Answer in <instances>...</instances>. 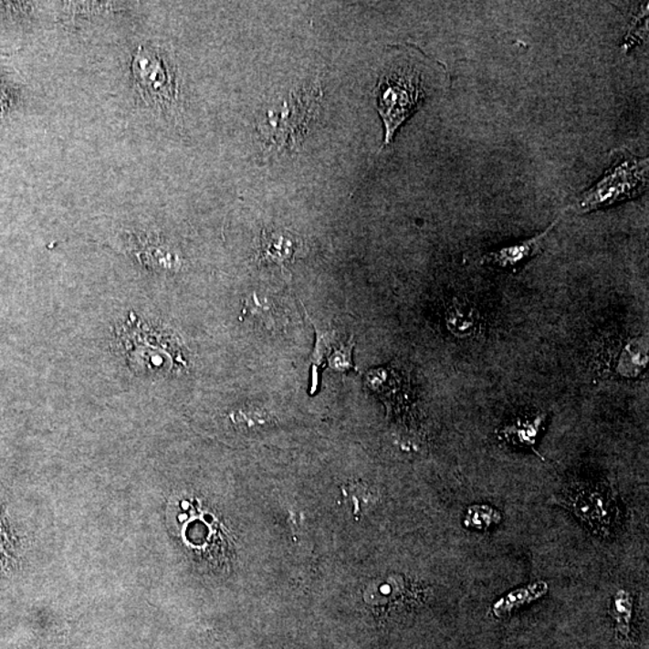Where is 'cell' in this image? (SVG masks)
<instances>
[{
    "label": "cell",
    "instance_id": "obj_1",
    "mask_svg": "<svg viewBox=\"0 0 649 649\" xmlns=\"http://www.w3.org/2000/svg\"><path fill=\"white\" fill-rule=\"evenodd\" d=\"M117 340L132 370L141 374L166 373L184 363L176 337L139 321L135 315L117 331Z\"/></svg>",
    "mask_w": 649,
    "mask_h": 649
},
{
    "label": "cell",
    "instance_id": "obj_2",
    "mask_svg": "<svg viewBox=\"0 0 649 649\" xmlns=\"http://www.w3.org/2000/svg\"><path fill=\"white\" fill-rule=\"evenodd\" d=\"M647 183L648 159L637 158L626 150L617 152L601 180L580 196L575 211L590 214L633 199L646 191Z\"/></svg>",
    "mask_w": 649,
    "mask_h": 649
},
{
    "label": "cell",
    "instance_id": "obj_3",
    "mask_svg": "<svg viewBox=\"0 0 649 649\" xmlns=\"http://www.w3.org/2000/svg\"><path fill=\"white\" fill-rule=\"evenodd\" d=\"M648 337L607 332L595 340L591 367L598 378L607 381H636L648 367Z\"/></svg>",
    "mask_w": 649,
    "mask_h": 649
},
{
    "label": "cell",
    "instance_id": "obj_4",
    "mask_svg": "<svg viewBox=\"0 0 649 649\" xmlns=\"http://www.w3.org/2000/svg\"><path fill=\"white\" fill-rule=\"evenodd\" d=\"M375 92L378 111L385 124L387 144L423 101V76L412 66L393 68L379 79Z\"/></svg>",
    "mask_w": 649,
    "mask_h": 649
},
{
    "label": "cell",
    "instance_id": "obj_5",
    "mask_svg": "<svg viewBox=\"0 0 649 649\" xmlns=\"http://www.w3.org/2000/svg\"><path fill=\"white\" fill-rule=\"evenodd\" d=\"M131 70L135 85L148 104L168 109L176 101V78L161 53L139 47L132 59Z\"/></svg>",
    "mask_w": 649,
    "mask_h": 649
},
{
    "label": "cell",
    "instance_id": "obj_6",
    "mask_svg": "<svg viewBox=\"0 0 649 649\" xmlns=\"http://www.w3.org/2000/svg\"><path fill=\"white\" fill-rule=\"evenodd\" d=\"M314 100V93H306L305 90L296 97L291 94L288 100L268 110L260 124V132L266 142L276 147L295 143L309 120Z\"/></svg>",
    "mask_w": 649,
    "mask_h": 649
},
{
    "label": "cell",
    "instance_id": "obj_7",
    "mask_svg": "<svg viewBox=\"0 0 649 649\" xmlns=\"http://www.w3.org/2000/svg\"><path fill=\"white\" fill-rule=\"evenodd\" d=\"M565 507L599 533H609L614 512L613 497L605 487L590 484H574L565 492Z\"/></svg>",
    "mask_w": 649,
    "mask_h": 649
},
{
    "label": "cell",
    "instance_id": "obj_8",
    "mask_svg": "<svg viewBox=\"0 0 649 649\" xmlns=\"http://www.w3.org/2000/svg\"><path fill=\"white\" fill-rule=\"evenodd\" d=\"M444 324L447 332L458 340H476L484 331L480 310L465 298L454 296L444 306Z\"/></svg>",
    "mask_w": 649,
    "mask_h": 649
},
{
    "label": "cell",
    "instance_id": "obj_9",
    "mask_svg": "<svg viewBox=\"0 0 649 649\" xmlns=\"http://www.w3.org/2000/svg\"><path fill=\"white\" fill-rule=\"evenodd\" d=\"M558 223H560V219L554 220L549 229H546L540 235H537V236L529 238V240L515 243V245L503 246V248L485 254L482 256L481 265L508 269V271L518 269L523 264L529 261L531 257L538 256L541 252L542 248H544L546 237L552 233L554 226Z\"/></svg>",
    "mask_w": 649,
    "mask_h": 649
},
{
    "label": "cell",
    "instance_id": "obj_10",
    "mask_svg": "<svg viewBox=\"0 0 649 649\" xmlns=\"http://www.w3.org/2000/svg\"><path fill=\"white\" fill-rule=\"evenodd\" d=\"M546 421H548V413H522L503 424L497 431V434L500 442L507 443L508 445L529 449L544 461V457L537 451V443Z\"/></svg>",
    "mask_w": 649,
    "mask_h": 649
},
{
    "label": "cell",
    "instance_id": "obj_11",
    "mask_svg": "<svg viewBox=\"0 0 649 649\" xmlns=\"http://www.w3.org/2000/svg\"><path fill=\"white\" fill-rule=\"evenodd\" d=\"M355 343L352 338L345 341L336 332L317 333V347L313 356L314 375L319 366H329L337 371H348L354 368L351 361V351Z\"/></svg>",
    "mask_w": 649,
    "mask_h": 649
},
{
    "label": "cell",
    "instance_id": "obj_12",
    "mask_svg": "<svg viewBox=\"0 0 649 649\" xmlns=\"http://www.w3.org/2000/svg\"><path fill=\"white\" fill-rule=\"evenodd\" d=\"M368 384L375 393H381L386 400L389 409L407 408L410 404V382L403 379V375L391 368H381L372 371L368 375ZM393 410V412H394Z\"/></svg>",
    "mask_w": 649,
    "mask_h": 649
},
{
    "label": "cell",
    "instance_id": "obj_13",
    "mask_svg": "<svg viewBox=\"0 0 649 649\" xmlns=\"http://www.w3.org/2000/svg\"><path fill=\"white\" fill-rule=\"evenodd\" d=\"M298 241L291 234L283 231H264L261 237V259L280 266L294 261Z\"/></svg>",
    "mask_w": 649,
    "mask_h": 649
},
{
    "label": "cell",
    "instance_id": "obj_14",
    "mask_svg": "<svg viewBox=\"0 0 649 649\" xmlns=\"http://www.w3.org/2000/svg\"><path fill=\"white\" fill-rule=\"evenodd\" d=\"M548 591L549 584L544 581H538L529 586L518 588L493 603L491 612L496 618H507L511 616V613L516 610L545 597Z\"/></svg>",
    "mask_w": 649,
    "mask_h": 649
},
{
    "label": "cell",
    "instance_id": "obj_15",
    "mask_svg": "<svg viewBox=\"0 0 649 649\" xmlns=\"http://www.w3.org/2000/svg\"><path fill=\"white\" fill-rule=\"evenodd\" d=\"M633 597L630 591L620 590L614 594L611 603L610 613L612 618L614 630L622 640H628L632 633L633 617Z\"/></svg>",
    "mask_w": 649,
    "mask_h": 649
},
{
    "label": "cell",
    "instance_id": "obj_16",
    "mask_svg": "<svg viewBox=\"0 0 649 649\" xmlns=\"http://www.w3.org/2000/svg\"><path fill=\"white\" fill-rule=\"evenodd\" d=\"M502 521V514L496 508L489 505H473L468 508L465 518L466 529L476 530H487L493 525Z\"/></svg>",
    "mask_w": 649,
    "mask_h": 649
},
{
    "label": "cell",
    "instance_id": "obj_17",
    "mask_svg": "<svg viewBox=\"0 0 649 649\" xmlns=\"http://www.w3.org/2000/svg\"><path fill=\"white\" fill-rule=\"evenodd\" d=\"M231 420L242 430L256 431L257 428L268 426L271 416L264 409L246 408L231 413Z\"/></svg>",
    "mask_w": 649,
    "mask_h": 649
},
{
    "label": "cell",
    "instance_id": "obj_18",
    "mask_svg": "<svg viewBox=\"0 0 649 649\" xmlns=\"http://www.w3.org/2000/svg\"><path fill=\"white\" fill-rule=\"evenodd\" d=\"M402 591H403V580L397 576L389 577L385 582L375 587L373 599L377 603H386L396 599Z\"/></svg>",
    "mask_w": 649,
    "mask_h": 649
}]
</instances>
